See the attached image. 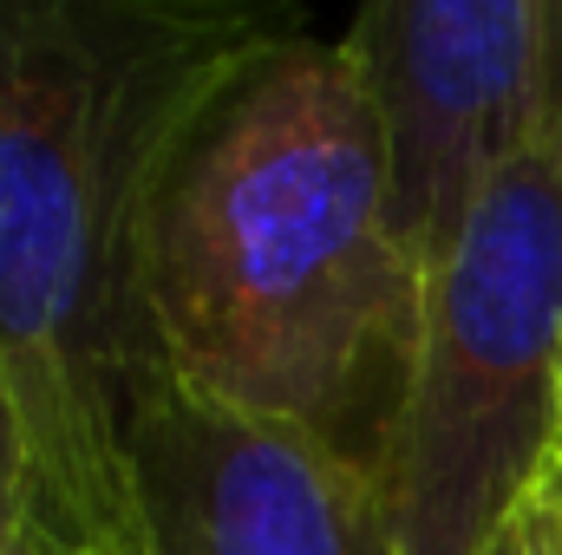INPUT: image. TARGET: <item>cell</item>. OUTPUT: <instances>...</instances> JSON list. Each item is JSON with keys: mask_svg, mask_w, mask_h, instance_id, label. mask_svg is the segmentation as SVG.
I'll list each match as a JSON object with an SVG mask.
<instances>
[{"mask_svg": "<svg viewBox=\"0 0 562 555\" xmlns=\"http://www.w3.org/2000/svg\"><path fill=\"white\" fill-rule=\"evenodd\" d=\"M281 33L223 0H0V386L46 550L138 555L150 216L203 105Z\"/></svg>", "mask_w": 562, "mask_h": 555, "instance_id": "6da1fadb", "label": "cell"}, {"mask_svg": "<svg viewBox=\"0 0 562 555\" xmlns=\"http://www.w3.org/2000/svg\"><path fill=\"white\" fill-rule=\"evenodd\" d=\"M144 287L170 380L380 457L425 269L393 229L340 39L281 33L203 105L150 216Z\"/></svg>", "mask_w": 562, "mask_h": 555, "instance_id": "7a4b0ae2", "label": "cell"}, {"mask_svg": "<svg viewBox=\"0 0 562 555\" xmlns=\"http://www.w3.org/2000/svg\"><path fill=\"white\" fill-rule=\"evenodd\" d=\"M562 444V163L517 157L425 262L419 333L380 431L400 555H484Z\"/></svg>", "mask_w": 562, "mask_h": 555, "instance_id": "3957f363", "label": "cell"}, {"mask_svg": "<svg viewBox=\"0 0 562 555\" xmlns=\"http://www.w3.org/2000/svg\"><path fill=\"white\" fill-rule=\"evenodd\" d=\"M386 157L393 229L431 262L471 203L543 144L537 0H386L340 33Z\"/></svg>", "mask_w": 562, "mask_h": 555, "instance_id": "277c9868", "label": "cell"}, {"mask_svg": "<svg viewBox=\"0 0 562 555\" xmlns=\"http://www.w3.org/2000/svg\"><path fill=\"white\" fill-rule=\"evenodd\" d=\"M138 555H400L367 457L150 373L132 412Z\"/></svg>", "mask_w": 562, "mask_h": 555, "instance_id": "5b68a950", "label": "cell"}, {"mask_svg": "<svg viewBox=\"0 0 562 555\" xmlns=\"http://www.w3.org/2000/svg\"><path fill=\"white\" fill-rule=\"evenodd\" d=\"M26 550H33V457H26L20 412L0 386V555Z\"/></svg>", "mask_w": 562, "mask_h": 555, "instance_id": "8992f818", "label": "cell"}, {"mask_svg": "<svg viewBox=\"0 0 562 555\" xmlns=\"http://www.w3.org/2000/svg\"><path fill=\"white\" fill-rule=\"evenodd\" d=\"M537 125L562 163V0H537Z\"/></svg>", "mask_w": 562, "mask_h": 555, "instance_id": "52a82bcc", "label": "cell"}, {"mask_svg": "<svg viewBox=\"0 0 562 555\" xmlns=\"http://www.w3.org/2000/svg\"><path fill=\"white\" fill-rule=\"evenodd\" d=\"M524 523H530L537 555H562V444L550 451V464H543V477L524 503Z\"/></svg>", "mask_w": 562, "mask_h": 555, "instance_id": "ba28073f", "label": "cell"}, {"mask_svg": "<svg viewBox=\"0 0 562 555\" xmlns=\"http://www.w3.org/2000/svg\"><path fill=\"white\" fill-rule=\"evenodd\" d=\"M484 555H537V543H530V523L517 517V523H510V530H504V536H497Z\"/></svg>", "mask_w": 562, "mask_h": 555, "instance_id": "9c48e42d", "label": "cell"}, {"mask_svg": "<svg viewBox=\"0 0 562 555\" xmlns=\"http://www.w3.org/2000/svg\"><path fill=\"white\" fill-rule=\"evenodd\" d=\"M26 555H66V550H46V543H33V550H26Z\"/></svg>", "mask_w": 562, "mask_h": 555, "instance_id": "30bf717a", "label": "cell"}]
</instances>
